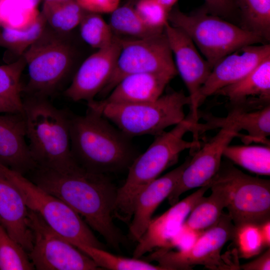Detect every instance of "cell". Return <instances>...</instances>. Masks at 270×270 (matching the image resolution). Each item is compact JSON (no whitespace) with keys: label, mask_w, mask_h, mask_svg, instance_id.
I'll use <instances>...</instances> for the list:
<instances>
[{"label":"cell","mask_w":270,"mask_h":270,"mask_svg":"<svg viewBox=\"0 0 270 270\" xmlns=\"http://www.w3.org/2000/svg\"><path fill=\"white\" fill-rule=\"evenodd\" d=\"M190 158L191 156L180 166L158 178L140 192L134 203L129 228L130 236L133 240L138 242L144 234L154 212L172 190Z\"/></svg>","instance_id":"obj_19"},{"label":"cell","mask_w":270,"mask_h":270,"mask_svg":"<svg viewBox=\"0 0 270 270\" xmlns=\"http://www.w3.org/2000/svg\"><path fill=\"white\" fill-rule=\"evenodd\" d=\"M209 184L220 187L227 198L226 208L236 227L258 225L270 220V180L244 173L232 164L222 162Z\"/></svg>","instance_id":"obj_8"},{"label":"cell","mask_w":270,"mask_h":270,"mask_svg":"<svg viewBox=\"0 0 270 270\" xmlns=\"http://www.w3.org/2000/svg\"><path fill=\"white\" fill-rule=\"evenodd\" d=\"M121 46L114 70L100 93L106 97L124 77L142 72L178 73L164 31L142 38H119Z\"/></svg>","instance_id":"obj_10"},{"label":"cell","mask_w":270,"mask_h":270,"mask_svg":"<svg viewBox=\"0 0 270 270\" xmlns=\"http://www.w3.org/2000/svg\"><path fill=\"white\" fill-rule=\"evenodd\" d=\"M214 94L226 97L230 108L252 110L270 104V57L238 82L222 88Z\"/></svg>","instance_id":"obj_20"},{"label":"cell","mask_w":270,"mask_h":270,"mask_svg":"<svg viewBox=\"0 0 270 270\" xmlns=\"http://www.w3.org/2000/svg\"><path fill=\"white\" fill-rule=\"evenodd\" d=\"M22 112L12 104L0 100V114Z\"/></svg>","instance_id":"obj_42"},{"label":"cell","mask_w":270,"mask_h":270,"mask_svg":"<svg viewBox=\"0 0 270 270\" xmlns=\"http://www.w3.org/2000/svg\"><path fill=\"white\" fill-rule=\"evenodd\" d=\"M210 126L211 129H220L192 154L188 164L167 198L171 206L178 202L180 196L186 191L208 185L220 168L224 148L234 138L243 136L234 124L229 122L213 119Z\"/></svg>","instance_id":"obj_12"},{"label":"cell","mask_w":270,"mask_h":270,"mask_svg":"<svg viewBox=\"0 0 270 270\" xmlns=\"http://www.w3.org/2000/svg\"><path fill=\"white\" fill-rule=\"evenodd\" d=\"M0 164L25 176L37 167L27 142L22 112L0 114Z\"/></svg>","instance_id":"obj_18"},{"label":"cell","mask_w":270,"mask_h":270,"mask_svg":"<svg viewBox=\"0 0 270 270\" xmlns=\"http://www.w3.org/2000/svg\"><path fill=\"white\" fill-rule=\"evenodd\" d=\"M42 0H0V24L16 28L32 24L40 15Z\"/></svg>","instance_id":"obj_30"},{"label":"cell","mask_w":270,"mask_h":270,"mask_svg":"<svg viewBox=\"0 0 270 270\" xmlns=\"http://www.w3.org/2000/svg\"><path fill=\"white\" fill-rule=\"evenodd\" d=\"M175 76L163 72H142L122 79L108 94L96 102L100 104L152 102L160 98Z\"/></svg>","instance_id":"obj_21"},{"label":"cell","mask_w":270,"mask_h":270,"mask_svg":"<svg viewBox=\"0 0 270 270\" xmlns=\"http://www.w3.org/2000/svg\"><path fill=\"white\" fill-rule=\"evenodd\" d=\"M218 118L233 124L240 131H246L248 134L241 138L245 144L256 142L270 146L268 137L270 135V104L252 110L230 108L226 116Z\"/></svg>","instance_id":"obj_23"},{"label":"cell","mask_w":270,"mask_h":270,"mask_svg":"<svg viewBox=\"0 0 270 270\" xmlns=\"http://www.w3.org/2000/svg\"><path fill=\"white\" fill-rule=\"evenodd\" d=\"M190 104L188 96L182 91H174L152 102L102 105L94 100L88 102V106L132 138L144 135L156 136L168 127L177 124L185 119L184 108Z\"/></svg>","instance_id":"obj_5"},{"label":"cell","mask_w":270,"mask_h":270,"mask_svg":"<svg viewBox=\"0 0 270 270\" xmlns=\"http://www.w3.org/2000/svg\"><path fill=\"white\" fill-rule=\"evenodd\" d=\"M120 48L119 38L115 35L111 44L87 58L64 91L65 96L74 102L94 100L111 78Z\"/></svg>","instance_id":"obj_15"},{"label":"cell","mask_w":270,"mask_h":270,"mask_svg":"<svg viewBox=\"0 0 270 270\" xmlns=\"http://www.w3.org/2000/svg\"><path fill=\"white\" fill-rule=\"evenodd\" d=\"M168 22L187 34L212 68L222 58L244 46L267 44L261 36L202 8L187 14L177 8Z\"/></svg>","instance_id":"obj_6"},{"label":"cell","mask_w":270,"mask_h":270,"mask_svg":"<svg viewBox=\"0 0 270 270\" xmlns=\"http://www.w3.org/2000/svg\"><path fill=\"white\" fill-rule=\"evenodd\" d=\"M235 230L230 216L223 213L218 222L202 232L188 250L174 252L158 250L152 258L168 270H190L196 265L212 270H229L220 252L228 241L234 240Z\"/></svg>","instance_id":"obj_13"},{"label":"cell","mask_w":270,"mask_h":270,"mask_svg":"<svg viewBox=\"0 0 270 270\" xmlns=\"http://www.w3.org/2000/svg\"><path fill=\"white\" fill-rule=\"evenodd\" d=\"M240 257L248 258L266 248L258 225L246 224L236 227L234 240Z\"/></svg>","instance_id":"obj_35"},{"label":"cell","mask_w":270,"mask_h":270,"mask_svg":"<svg viewBox=\"0 0 270 270\" xmlns=\"http://www.w3.org/2000/svg\"><path fill=\"white\" fill-rule=\"evenodd\" d=\"M28 224L33 236V246L28 256L35 269L102 270L90 257L52 230L40 216L30 210Z\"/></svg>","instance_id":"obj_11"},{"label":"cell","mask_w":270,"mask_h":270,"mask_svg":"<svg viewBox=\"0 0 270 270\" xmlns=\"http://www.w3.org/2000/svg\"><path fill=\"white\" fill-rule=\"evenodd\" d=\"M239 26L270 40V0H235Z\"/></svg>","instance_id":"obj_25"},{"label":"cell","mask_w":270,"mask_h":270,"mask_svg":"<svg viewBox=\"0 0 270 270\" xmlns=\"http://www.w3.org/2000/svg\"><path fill=\"white\" fill-rule=\"evenodd\" d=\"M134 9L148 27L163 30L168 22L169 12L157 0H138Z\"/></svg>","instance_id":"obj_36"},{"label":"cell","mask_w":270,"mask_h":270,"mask_svg":"<svg viewBox=\"0 0 270 270\" xmlns=\"http://www.w3.org/2000/svg\"><path fill=\"white\" fill-rule=\"evenodd\" d=\"M212 193L204 196L193 208L184 224L198 232H204L214 226L219 220L227 205L224 191L219 186L209 184Z\"/></svg>","instance_id":"obj_24"},{"label":"cell","mask_w":270,"mask_h":270,"mask_svg":"<svg viewBox=\"0 0 270 270\" xmlns=\"http://www.w3.org/2000/svg\"><path fill=\"white\" fill-rule=\"evenodd\" d=\"M197 124L188 117L170 131L155 136L152 144L136 158L128 169L124 184L118 188L114 216L128 222L140 192L164 170L176 164L181 152L188 149L195 151L201 146L199 140L184 138L188 132H192Z\"/></svg>","instance_id":"obj_3"},{"label":"cell","mask_w":270,"mask_h":270,"mask_svg":"<svg viewBox=\"0 0 270 270\" xmlns=\"http://www.w3.org/2000/svg\"><path fill=\"white\" fill-rule=\"evenodd\" d=\"M22 56L28 70L26 89L32 96H50L68 76L72 64L70 46L46 31Z\"/></svg>","instance_id":"obj_9"},{"label":"cell","mask_w":270,"mask_h":270,"mask_svg":"<svg viewBox=\"0 0 270 270\" xmlns=\"http://www.w3.org/2000/svg\"><path fill=\"white\" fill-rule=\"evenodd\" d=\"M28 254L6 232L0 222V270H32Z\"/></svg>","instance_id":"obj_34"},{"label":"cell","mask_w":270,"mask_h":270,"mask_svg":"<svg viewBox=\"0 0 270 270\" xmlns=\"http://www.w3.org/2000/svg\"><path fill=\"white\" fill-rule=\"evenodd\" d=\"M108 24L114 33L142 38L164 31L147 26L137 14L133 5L126 3L110 13Z\"/></svg>","instance_id":"obj_28"},{"label":"cell","mask_w":270,"mask_h":270,"mask_svg":"<svg viewBox=\"0 0 270 270\" xmlns=\"http://www.w3.org/2000/svg\"><path fill=\"white\" fill-rule=\"evenodd\" d=\"M28 212L18 190L0 174V222L28 254L32 248L33 236L28 224Z\"/></svg>","instance_id":"obj_22"},{"label":"cell","mask_w":270,"mask_h":270,"mask_svg":"<svg viewBox=\"0 0 270 270\" xmlns=\"http://www.w3.org/2000/svg\"><path fill=\"white\" fill-rule=\"evenodd\" d=\"M46 22L41 12L36 20L23 28L6 25L0 27V46L21 56L45 32Z\"/></svg>","instance_id":"obj_27"},{"label":"cell","mask_w":270,"mask_h":270,"mask_svg":"<svg viewBox=\"0 0 270 270\" xmlns=\"http://www.w3.org/2000/svg\"><path fill=\"white\" fill-rule=\"evenodd\" d=\"M268 57L270 45L267 43L244 46L222 58L214 66L199 92L198 107L207 98L242 80Z\"/></svg>","instance_id":"obj_16"},{"label":"cell","mask_w":270,"mask_h":270,"mask_svg":"<svg viewBox=\"0 0 270 270\" xmlns=\"http://www.w3.org/2000/svg\"><path fill=\"white\" fill-rule=\"evenodd\" d=\"M210 188L208 184L178 201L160 216L152 219L134 252L138 258L155 248L168 250L172 241L184 224L193 208Z\"/></svg>","instance_id":"obj_17"},{"label":"cell","mask_w":270,"mask_h":270,"mask_svg":"<svg viewBox=\"0 0 270 270\" xmlns=\"http://www.w3.org/2000/svg\"><path fill=\"white\" fill-rule=\"evenodd\" d=\"M87 12L76 0H70L41 13L53 29L65 32L79 26Z\"/></svg>","instance_id":"obj_33"},{"label":"cell","mask_w":270,"mask_h":270,"mask_svg":"<svg viewBox=\"0 0 270 270\" xmlns=\"http://www.w3.org/2000/svg\"><path fill=\"white\" fill-rule=\"evenodd\" d=\"M239 269L243 270H270V248L260 256L252 261L239 266Z\"/></svg>","instance_id":"obj_40"},{"label":"cell","mask_w":270,"mask_h":270,"mask_svg":"<svg viewBox=\"0 0 270 270\" xmlns=\"http://www.w3.org/2000/svg\"><path fill=\"white\" fill-rule=\"evenodd\" d=\"M0 174L18 190L28 208L35 212L56 233L74 246L82 244L104 249L82 217L58 198L25 176L0 164Z\"/></svg>","instance_id":"obj_7"},{"label":"cell","mask_w":270,"mask_h":270,"mask_svg":"<svg viewBox=\"0 0 270 270\" xmlns=\"http://www.w3.org/2000/svg\"><path fill=\"white\" fill-rule=\"evenodd\" d=\"M258 226L264 246L268 248L270 246V220L258 224Z\"/></svg>","instance_id":"obj_41"},{"label":"cell","mask_w":270,"mask_h":270,"mask_svg":"<svg viewBox=\"0 0 270 270\" xmlns=\"http://www.w3.org/2000/svg\"><path fill=\"white\" fill-rule=\"evenodd\" d=\"M26 66L21 56L16 61L0 66V100L8 102L22 112V72Z\"/></svg>","instance_id":"obj_31"},{"label":"cell","mask_w":270,"mask_h":270,"mask_svg":"<svg viewBox=\"0 0 270 270\" xmlns=\"http://www.w3.org/2000/svg\"><path fill=\"white\" fill-rule=\"evenodd\" d=\"M138 0H128L127 3L132 5H134Z\"/></svg>","instance_id":"obj_45"},{"label":"cell","mask_w":270,"mask_h":270,"mask_svg":"<svg viewBox=\"0 0 270 270\" xmlns=\"http://www.w3.org/2000/svg\"><path fill=\"white\" fill-rule=\"evenodd\" d=\"M70 0H42V12H45L58 5L66 2Z\"/></svg>","instance_id":"obj_43"},{"label":"cell","mask_w":270,"mask_h":270,"mask_svg":"<svg viewBox=\"0 0 270 270\" xmlns=\"http://www.w3.org/2000/svg\"></svg>","instance_id":"obj_46"},{"label":"cell","mask_w":270,"mask_h":270,"mask_svg":"<svg viewBox=\"0 0 270 270\" xmlns=\"http://www.w3.org/2000/svg\"><path fill=\"white\" fill-rule=\"evenodd\" d=\"M202 232L192 230L184 224L173 238L170 248H176L178 251L188 250L194 244Z\"/></svg>","instance_id":"obj_38"},{"label":"cell","mask_w":270,"mask_h":270,"mask_svg":"<svg viewBox=\"0 0 270 270\" xmlns=\"http://www.w3.org/2000/svg\"><path fill=\"white\" fill-rule=\"evenodd\" d=\"M208 14L217 16L239 26L235 0H204L202 8Z\"/></svg>","instance_id":"obj_37"},{"label":"cell","mask_w":270,"mask_h":270,"mask_svg":"<svg viewBox=\"0 0 270 270\" xmlns=\"http://www.w3.org/2000/svg\"><path fill=\"white\" fill-rule=\"evenodd\" d=\"M223 156L246 170L260 175H270V146H228Z\"/></svg>","instance_id":"obj_26"},{"label":"cell","mask_w":270,"mask_h":270,"mask_svg":"<svg viewBox=\"0 0 270 270\" xmlns=\"http://www.w3.org/2000/svg\"><path fill=\"white\" fill-rule=\"evenodd\" d=\"M78 249L90 257L100 268L113 270H168L162 266H155L136 258L114 255L104 249L78 244Z\"/></svg>","instance_id":"obj_29"},{"label":"cell","mask_w":270,"mask_h":270,"mask_svg":"<svg viewBox=\"0 0 270 270\" xmlns=\"http://www.w3.org/2000/svg\"><path fill=\"white\" fill-rule=\"evenodd\" d=\"M22 102L26 140L37 167L62 170L76 164L70 150V114L47 98L31 96Z\"/></svg>","instance_id":"obj_4"},{"label":"cell","mask_w":270,"mask_h":270,"mask_svg":"<svg viewBox=\"0 0 270 270\" xmlns=\"http://www.w3.org/2000/svg\"><path fill=\"white\" fill-rule=\"evenodd\" d=\"M164 31L174 56V64L178 73L180 74L189 93L190 100L189 117L197 124L198 93L212 68L202 56L192 40L184 32L172 26L168 22L164 26Z\"/></svg>","instance_id":"obj_14"},{"label":"cell","mask_w":270,"mask_h":270,"mask_svg":"<svg viewBox=\"0 0 270 270\" xmlns=\"http://www.w3.org/2000/svg\"><path fill=\"white\" fill-rule=\"evenodd\" d=\"M79 26L82 39L93 48H105L115 38L108 23L98 13L87 12Z\"/></svg>","instance_id":"obj_32"},{"label":"cell","mask_w":270,"mask_h":270,"mask_svg":"<svg viewBox=\"0 0 270 270\" xmlns=\"http://www.w3.org/2000/svg\"><path fill=\"white\" fill-rule=\"evenodd\" d=\"M86 10L90 12L110 13L118 6L120 0H76Z\"/></svg>","instance_id":"obj_39"},{"label":"cell","mask_w":270,"mask_h":270,"mask_svg":"<svg viewBox=\"0 0 270 270\" xmlns=\"http://www.w3.org/2000/svg\"><path fill=\"white\" fill-rule=\"evenodd\" d=\"M29 174L30 180L64 202L108 244L120 249L124 236L112 220L118 188L106 174L76 163L62 170L37 167Z\"/></svg>","instance_id":"obj_1"},{"label":"cell","mask_w":270,"mask_h":270,"mask_svg":"<svg viewBox=\"0 0 270 270\" xmlns=\"http://www.w3.org/2000/svg\"><path fill=\"white\" fill-rule=\"evenodd\" d=\"M70 131L72 156L88 171L106 174L122 171L138 155L131 138L90 110L83 116L70 114Z\"/></svg>","instance_id":"obj_2"},{"label":"cell","mask_w":270,"mask_h":270,"mask_svg":"<svg viewBox=\"0 0 270 270\" xmlns=\"http://www.w3.org/2000/svg\"><path fill=\"white\" fill-rule=\"evenodd\" d=\"M169 12L174 8L178 0H157Z\"/></svg>","instance_id":"obj_44"}]
</instances>
